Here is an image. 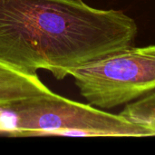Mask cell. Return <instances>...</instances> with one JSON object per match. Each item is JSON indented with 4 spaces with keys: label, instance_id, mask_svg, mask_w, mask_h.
<instances>
[{
    "label": "cell",
    "instance_id": "1",
    "mask_svg": "<svg viewBox=\"0 0 155 155\" xmlns=\"http://www.w3.org/2000/svg\"><path fill=\"white\" fill-rule=\"evenodd\" d=\"M137 25L119 10L74 0H0V61L57 80L132 45Z\"/></svg>",
    "mask_w": 155,
    "mask_h": 155
},
{
    "label": "cell",
    "instance_id": "2",
    "mask_svg": "<svg viewBox=\"0 0 155 155\" xmlns=\"http://www.w3.org/2000/svg\"><path fill=\"white\" fill-rule=\"evenodd\" d=\"M0 116L13 119L8 136L69 135L84 137H153L155 129L66 99L53 92L0 108Z\"/></svg>",
    "mask_w": 155,
    "mask_h": 155
},
{
    "label": "cell",
    "instance_id": "3",
    "mask_svg": "<svg viewBox=\"0 0 155 155\" xmlns=\"http://www.w3.org/2000/svg\"><path fill=\"white\" fill-rule=\"evenodd\" d=\"M90 104L112 109L155 91V45L127 46L73 70Z\"/></svg>",
    "mask_w": 155,
    "mask_h": 155
},
{
    "label": "cell",
    "instance_id": "4",
    "mask_svg": "<svg viewBox=\"0 0 155 155\" xmlns=\"http://www.w3.org/2000/svg\"><path fill=\"white\" fill-rule=\"evenodd\" d=\"M51 93L37 74L21 71L0 61V108L23 99Z\"/></svg>",
    "mask_w": 155,
    "mask_h": 155
},
{
    "label": "cell",
    "instance_id": "5",
    "mask_svg": "<svg viewBox=\"0 0 155 155\" xmlns=\"http://www.w3.org/2000/svg\"><path fill=\"white\" fill-rule=\"evenodd\" d=\"M120 114L134 123L155 129V91L127 104Z\"/></svg>",
    "mask_w": 155,
    "mask_h": 155
},
{
    "label": "cell",
    "instance_id": "6",
    "mask_svg": "<svg viewBox=\"0 0 155 155\" xmlns=\"http://www.w3.org/2000/svg\"><path fill=\"white\" fill-rule=\"evenodd\" d=\"M5 134V127L3 126L2 122L0 121V134Z\"/></svg>",
    "mask_w": 155,
    "mask_h": 155
},
{
    "label": "cell",
    "instance_id": "7",
    "mask_svg": "<svg viewBox=\"0 0 155 155\" xmlns=\"http://www.w3.org/2000/svg\"><path fill=\"white\" fill-rule=\"evenodd\" d=\"M74 1H82V0H74Z\"/></svg>",
    "mask_w": 155,
    "mask_h": 155
}]
</instances>
